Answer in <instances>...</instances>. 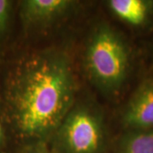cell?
<instances>
[{"instance_id": "obj_3", "label": "cell", "mask_w": 153, "mask_h": 153, "mask_svg": "<svg viewBox=\"0 0 153 153\" xmlns=\"http://www.w3.org/2000/svg\"><path fill=\"white\" fill-rule=\"evenodd\" d=\"M62 134L66 146L73 153H93L102 139L99 121L86 111H77L70 115Z\"/></svg>"}, {"instance_id": "obj_5", "label": "cell", "mask_w": 153, "mask_h": 153, "mask_svg": "<svg viewBox=\"0 0 153 153\" xmlns=\"http://www.w3.org/2000/svg\"><path fill=\"white\" fill-rule=\"evenodd\" d=\"M66 0H28L23 3L25 17L31 22H44L58 16L70 5Z\"/></svg>"}, {"instance_id": "obj_4", "label": "cell", "mask_w": 153, "mask_h": 153, "mask_svg": "<svg viewBox=\"0 0 153 153\" xmlns=\"http://www.w3.org/2000/svg\"><path fill=\"white\" fill-rule=\"evenodd\" d=\"M123 122L133 130L153 129V80L145 82L128 105Z\"/></svg>"}, {"instance_id": "obj_9", "label": "cell", "mask_w": 153, "mask_h": 153, "mask_svg": "<svg viewBox=\"0 0 153 153\" xmlns=\"http://www.w3.org/2000/svg\"><path fill=\"white\" fill-rule=\"evenodd\" d=\"M1 133H2V130H1V125H0V137H1Z\"/></svg>"}, {"instance_id": "obj_2", "label": "cell", "mask_w": 153, "mask_h": 153, "mask_svg": "<svg viewBox=\"0 0 153 153\" xmlns=\"http://www.w3.org/2000/svg\"><path fill=\"white\" fill-rule=\"evenodd\" d=\"M128 51L121 38L109 29L100 30L87 52V66L94 78L108 88L119 86L128 67Z\"/></svg>"}, {"instance_id": "obj_6", "label": "cell", "mask_w": 153, "mask_h": 153, "mask_svg": "<svg viewBox=\"0 0 153 153\" xmlns=\"http://www.w3.org/2000/svg\"><path fill=\"white\" fill-rule=\"evenodd\" d=\"M111 9L123 21L132 25H140L147 15V6L141 0H111Z\"/></svg>"}, {"instance_id": "obj_1", "label": "cell", "mask_w": 153, "mask_h": 153, "mask_svg": "<svg viewBox=\"0 0 153 153\" xmlns=\"http://www.w3.org/2000/svg\"><path fill=\"white\" fill-rule=\"evenodd\" d=\"M73 78L65 58L38 56L16 77L10 100L14 120L21 133L38 136L60 123L73 98Z\"/></svg>"}, {"instance_id": "obj_8", "label": "cell", "mask_w": 153, "mask_h": 153, "mask_svg": "<svg viewBox=\"0 0 153 153\" xmlns=\"http://www.w3.org/2000/svg\"><path fill=\"white\" fill-rule=\"evenodd\" d=\"M11 10V2L8 0H0V35L7 28Z\"/></svg>"}, {"instance_id": "obj_7", "label": "cell", "mask_w": 153, "mask_h": 153, "mask_svg": "<svg viewBox=\"0 0 153 153\" xmlns=\"http://www.w3.org/2000/svg\"><path fill=\"white\" fill-rule=\"evenodd\" d=\"M122 153H153V129L133 130L122 143Z\"/></svg>"}]
</instances>
